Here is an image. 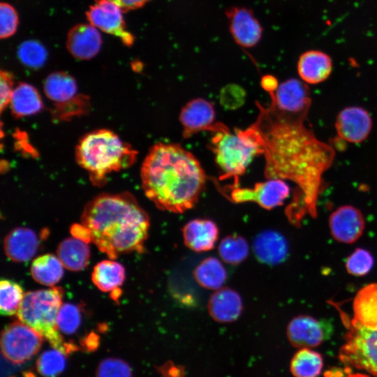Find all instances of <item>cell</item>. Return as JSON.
<instances>
[{
	"instance_id": "obj_1",
	"label": "cell",
	"mask_w": 377,
	"mask_h": 377,
	"mask_svg": "<svg viewBox=\"0 0 377 377\" xmlns=\"http://www.w3.org/2000/svg\"><path fill=\"white\" fill-rule=\"evenodd\" d=\"M306 117L283 113L271 105L262 108L255 124L264 140L266 177L289 179L297 185L286 211L291 221L306 213L316 216L318 195L325 186L323 174L335 156L334 148L306 127Z\"/></svg>"
},
{
	"instance_id": "obj_2",
	"label": "cell",
	"mask_w": 377,
	"mask_h": 377,
	"mask_svg": "<svg viewBox=\"0 0 377 377\" xmlns=\"http://www.w3.org/2000/svg\"><path fill=\"white\" fill-rule=\"evenodd\" d=\"M142 187L161 210L182 213L198 202L206 174L196 157L181 145L159 142L151 147L141 166Z\"/></svg>"
},
{
	"instance_id": "obj_3",
	"label": "cell",
	"mask_w": 377,
	"mask_h": 377,
	"mask_svg": "<svg viewBox=\"0 0 377 377\" xmlns=\"http://www.w3.org/2000/svg\"><path fill=\"white\" fill-rule=\"evenodd\" d=\"M81 221L89 230L94 244L111 259L144 250L149 218L129 193L95 197L84 207Z\"/></svg>"
},
{
	"instance_id": "obj_4",
	"label": "cell",
	"mask_w": 377,
	"mask_h": 377,
	"mask_svg": "<svg viewBox=\"0 0 377 377\" xmlns=\"http://www.w3.org/2000/svg\"><path fill=\"white\" fill-rule=\"evenodd\" d=\"M138 152L108 129H98L84 135L77 145L75 158L95 186H101L108 175L133 165Z\"/></svg>"
},
{
	"instance_id": "obj_5",
	"label": "cell",
	"mask_w": 377,
	"mask_h": 377,
	"mask_svg": "<svg viewBox=\"0 0 377 377\" xmlns=\"http://www.w3.org/2000/svg\"><path fill=\"white\" fill-rule=\"evenodd\" d=\"M212 151L215 160L223 175V177H232L234 186L243 175L253 158L264 154V140L256 124L245 130L230 131L226 125L218 123L212 132Z\"/></svg>"
},
{
	"instance_id": "obj_6",
	"label": "cell",
	"mask_w": 377,
	"mask_h": 377,
	"mask_svg": "<svg viewBox=\"0 0 377 377\" xmlns=\"http://www.w3.org/2000/svg\"><path fill=\"white\" fill-rule=\"evenodd\" d=\"M63 293L60 287L29 291L24 293L16 315L20 321L40 334L53 348L67 355L77 348L64 341L57 325Z\"/></svg>"
},
{
	"instance_id": "obj_7",
	"label": "cell",
	"mask_w": 377,
	"mask_h": 377,
	"mask_svg": "<svg viewBox=\"0 0 377 377\" xmlns=\"http://www.w3.org/2000/svg\"><path fill=\"white\" fill-rule=\"evenodd\" d=\"M348 327L346 343L339 353L346 365L363 369L377 376V330H370L357 320L344 318Z\"/></svg>"
},
{
	"instance_id": "obj_8",
	"label": "cell",
	"mask_w": 377,
	"mask_h": 377,
	"mask_svg": "<svg viewBox=\"0 0 377 377\" xmlns=\"http://www.w3.org/2000/svg\"><path fill=\"white\" fill-rule=\"evenodd\" d=\"M46 96L53 103L52 116L58 120H68L85 114L89 110L88 96L78 94L75 78L65 72H54L44 82Z\"/></svg>"
},
{
	"instance_id": "obj_9",
	"label": "cell",
	"mask_w": 377,
	"mask_h": 377,
	"mask_svg": "<svg viewBox=\"0 0 377 377\" xmlns=\"http://www.w3.org/2000/svg\"><path fill=\"white\" fill-rule=\"evenodd\" d=\"M43 337L21 321H15L3 330L1 349L3 357L13 364L30 360L40 350Z\"/></svg>"
},
{
	"instance_id": "obj_10",
	"label": "cell",
	"mask_w": 377,
	"mask_h": 377,
	"mask_svg": "<svg viewBox=\"0 0 377 377\" xmlns=\"http://www.w3.org/2000/svg\"><path fill=\"white\" fill-rule=\"evenodd\" d=\"M290 193V187L284 179L269 178L256 184L253 188L233 186L230 198L235 202H254L265 209H271L282 205Z\"/></svg>"
},
{
	"instance_id": "obj_11",
	"label": "cell",
	"mask_w": 377,
	"mask_h": 377,
	"mask_svg": "<svg viewBox=\"0 0 377 377\" xmlns=\"http://www.w3.org/2000/svg\"><path fill=\"white\" fill-rule=\"evenodd\" d=\"M334 327L329 320L316 319L307 315L293 318L287 327L286 334L290 343L296 348H311L328 340Z\"/></svg>"
},
{
	"instance_id": "obj_12",
	"label": "cell",
	"mask_w": 377,
	"mask_h": 377,
	"mask_svg": "<svg viewBox=\"0 0 377 377\" xmlns=\"http://www.w3.org/2000/svg\"><path fill=\"white\" fill-rule=\"evenodd\" d=\"M121 9L108 0H99L91 5L86 12L89 24L103 31L118 37L124 45L134 43V36L126 29Z\"/></svg>"
},
{
	"instance_id": "obj_13",
	"label": "cell",
	"mask_w": 377,
	"mask_h": 377,
	"mask_svg": "<svg viewBox=\"0 0 377 377\" xmlns=\"http://www.w3.org/2000/svg\"><path fill=\"white\" fill-rule=\"evenodd\" d=\"M269 94L272 105L277 110L288 114L307 116L311 98L304 82L297 78L288 79Z\"/></svg>"
},
{
	"instance_id": "obj_14",
	"label": "cell",
	"mask_w": 377,
	"mask_h": 377,
	"mask_svg": "<svg viewBox=\"0 0 377 377\" xmlns=\"http://www.w3.org/2000/svg\"><path fill=\"white\" fill-rule=\"evenodd\" d=\"M229 31L235 41L243 47H252L260 40L263 28L253 12L244 7H231L226 10Z\"/></svg>"
},
{
	"instance_id": "obj_15",
	"label": "cell",
	"mask_w": 377,
	"mask_h": 377,
	"mask_svg": "<svg viewBox=\"0 0 377 377\" xmlns=\"http://www.w3.org/2000/svg\"><path fill=\"white\" fill-rule=\"evenodd\" d=\"M335 128L341 140L359 143L369 136L372 128V119L369 113L363 108L348 106L338 113Z\"/></svg>"
},
{
	"instance_id": "obj_16",
	"label": "cell",
	"mask_w": 377,
	"mask_h": 377,
	"mask_svg": "<svg viewBox=\"0 0 377 377\" xmlns=\"http://www.w3.org/2000/svg\"><path fill=\"white\" fill-rule=\"evenodd\" d=\"M365 221L362 212L352 205H343L330 216L329 226L332 236L338 242L351 244L363 234Z\"/></svg>"
},
{
	"instance_id": "obj_17",
	"label": "cell",
	"mask_w": 377,
	"mask_h": 377,
	"mask_svg": "<svg viewBox=\"0 0 377 377\" xmlns=\"http://www.w3.org/2000/svg\"><path fill=\"white\" fill-rule=\"evenodd\" d=\"M179 119L186 138L200 131L212 132L218 124L213 104L200 98L188 101L181 110Z\"/></svg>"
},
{
	"instance_id": "obj_18",
	"label": "cell",
	"mask_w": 377,
	"mask_h": 377,
	"mask_svg": "<svg viewBox=\"0 0 377 377\" xmlns=\"http://www.w3.org/2000/svg\"><path fill=\"white\" fill-rule=\"evenodd\" d=\"M101 46V35L91 24H76L68 32L66 48L75 59H91L97 55Z\"/></svg>"
},
{
	"instance_id": "obj_19",
	"label": "cell",
	"mask_w": 377,
	"mask_h": 377,
	"mask_svg": "<svg viewBox=\"0 0 377 377\" xmlns=\"http://www.w3.org/2000/svg\"><path fill=\"white\" fill-rule=\"evenodd\" d=\"M297 70L300 77L305 83L319 84L330 77L332 71V60L329 54L323 51L308 50L300 56Z\"/></svg>"
},
{
	"instance_id": "obj_20",
	"label": "cell",
	"mask_w": 377,
	"mask_h": 377,
	"mask_svg": "<svg viewBox=\"0 0 377 377\" xmlns=\"http://www.w3.org/2000/svg\"><path fill=\"white\" fill-rule=\"evenodd\" d=\"M253 251L260 262L274 265L285 260L288 247L281 234L275 230H265L254 238Z\"/></svg>"
},
{
	"instance_id": "obj_21",
	"label": "cell",
	"mask_w": 377,
	"mask_h": 377,
	"mask_svg": "<svg viewBox=\"0 0 377 377\" xmlns=\"http://www.w3.org/2000/svg\"><path fill=\"white\" fill-rule=\"evenodd\" d=\"M185 245L196 252L212 249L219 237L217 225L209 219H195L188 221L182 229Z\"/></svg>"
},
{
	"instance_id": "obj_22",
	"label": "cell",
	"mask_w": 377,
	"mask_h": 377,
	"mask_svg": "<svg viewBox=\"0 0 377 377\" xmlns=\"http://www.w3.org/2000/svg\"><path fill=\"white\" fill-rule=\"evenodd\" d=\"M40 240L31 229L17 228L11 230L5 237L3 247L8 258L16 263H24L36 253Z\"/></svg>"
},
{
	"instance_id": "obj_23",
	"label": "cell",
	"mask_w": 377,
	"mask_h": 377,
	"mask_svg": "<svg viewBox=\"0 0 377 377\" xmlns=\"http://www.w3.org/2000/svg\"><path fill=\"white\" fill-rule=\"evenodd\" d=\"M211 317L219 323H230L241 315L243 302L239 294L229 288H221L212 295L207 304Z\"/></svg>"
},
{
	"instance_id": "obj_24",
	"label": "cell",
	"mask_w": 377,
	"mask_h": 377,
	"mask_svg": "<svg viewBox=\"0 0 377 377\" xmlns=\"http://www.w3.org/2000/svg\"><path fill=\"white\" fill-rule=\"evenodd\" d=\"M354 317L364 327L377 330V283L361 288L353 304Z\"/></svg>"
},
{
	"instance_id": "obj_25",
	"label": "cell",
	"mask_w": 377,
	"mask_h": 377,
	"mask_svg": "<svg viewBox=\"0 0 377 377\" xmlns=\"http://www.w3.org/2000/svg\"><path fill=\"white\" fill-rule=\"evenodd\" d=\"M9 106L12 114L21 118L36 114L43 108L38 90L31 84L21 82L13 90Z\"/></svg>"
},
{
	"instance_id": "obj_26",
	"label": "cell",
	"mask_w": 377,
	"mask_h": 377,
	"mask_svg": "<svg viewBox=\"0 0 377 377\" xmlns=\"http://www.w3.org/2000/svg\"><path fill=\"white\" fill-rule=\"evenodd\" d=\"M57 253L64 267L71 271H80L84 269L90 257L87 243L74 237L61 242Z\"/></svg>"
},
{
	"instance_id": "obj_27",
	"label": "cell",
	"mask_w": 377,
	"mask_h": 377,
	"mask_svg": "<svg viewBox=\"0 0 377 377\" xmlns=\"http://www.w3.org/2000/svg\"><path fill=\"white\" fill-rule=\"evenodd\" d=\"M125 279V269L118 262L105 260L97 263L93 269L91 280L101 291L113 292L119 289Z\"/></svg>"
},
{
	"instance_id": "obj_28",
	"label": "cell",
	"mask_w": 377,
	"mask_h": 377,
	"mask_svg": "<svg viewBox=\"0 0 377 377\" xmlns=\"http://www.w3.org/2000/svg\"><path fill=\"white\" fill-rule=\"evenodd\" d=\"M64 267L58 256L47 253L34 260L31 265V274L36 282L52 286L61 279Z\"/></svg>"
},
{
	"instance_id": "obj_29",
	"label": "cell",
	"mask_w": 377,
	"mask_h": 377,
	"mask_svg": "<svg viewBox=\"0 0 377 377\" xmlns=\"http://www.w3.org/2000/svg\"><path fill=\"white\" fill-rule=\"evenodd\" d=\"M193 276L200 286L216 290L222 288L226 282L227 272L220 260L215 257H209L196 266Z\"/></svg>"
},
{
	"instance_id": "obj_30",
	"label": "cell",
	"mask_w": 377,
	"mask_h": 377,
	"mask_svg": "<svg viewBox=\"0 0 377 377\" xmlns=\"http://www.w3.org/2000/svg\"><path fill=\"white\" fill-rule=\"evenodd\" d=\"M323 366L321 355L309 348L297 351L290 362V371L295 377H318Z\"/></svg>"
},
{
	"instance_id": "obj_31",
	"label": "cell",
	"mask_w": 377,
	"mask_h": 377,
	"mask_svg": "<svg viewBox=\"0 0 377 377\" xmlns=\"http://www.w3.org/2000/svg\"><path fill=\"white\" fill-rule=\"evenodd\" d=\"M249 253L247 241L237 235L224 237L219 244V254L225 263L237 265L243 262Z\"/></svg>"
},
{
	"instance_id": "obj_32",
	"label": "cell",
	"mask_w": 377,
	"mask_h": 377,
	"mask_svg": "<svg viewBox=\"0 0 377 377\" xmlns=\"http://www.w3.org/2000/svg\"><path fill=\"white\" fill-rule=\"evenodd\" d=\"M22 288L16 282L2 279L0 283V311L3 316L17 314L24 297Z\"/></svg>"
},
{
	"instance_id": "obj_33",
	"label": "cell",
	"mask_w": 377,
	"mask_h": 377,
	"mask_svg": "<svg viewBox=\"0 0 377 377\" xmlns=\"http://www.w3.org/2000/svg\"><path fill=\"white\" fill-rule=\"evenodd\" d=\"M17 57L26 66L31 68L42 67L47 58L45 47L36 40L22 42L17 48Z\"/></svg>"
},
{
	"instance_id": "obj_34",
	"label": "cell",
	"mask_w": 377,
	"mask_h": 377,
	"mask_svg": "<svg viewBox=\"0 0 377 377\" xmlns=\"http://www.w3.org/2000/svg\"><path fill=\"white\" fill-rule=\"evenodd\" d=\"M65 353L55 348L43 352L37 360V371L43 376L56 377L65 368Z\"/></svg>"
},
{
	"instance_id": "obj_35",
	"label": "cell",
	"mask_w": 377,
	"mask_h": 377,
	"mask_svg": "<svg viewBox=\"0 0 377 377\" xmlns=\"http://www.w3.org/2000/svg\"><path fill=\"white\" fill-rule=\"evenodd\" d=\"M81 324L79 308L73 304H61L57 317V325L59 332L65 334H74Z\"/></svg>"
},
{
	"instance_id": "obj_36",
	"label": "cell",
	"mask_w": 377,
	"mask_h": 377,
	"mask_svg": "<svg viewBox=\"0 0 377 377\" xmlns=\"http://www.w3.org/2000/svg\"><path fill=\"white\" fill-rule=\"evenodd\" d=\"M374 263V258L369 251L357 249L347 258L346 268L350 274L361 276L370 272Z\"/></svg>"
},
{
	"instance_id": "obj_37",
	"label": "cell",
	"mask_w": 377,
	"mask_h": 377,
	"mask_svg": "<svg viewBox=\"0 0 377 377\" xmlns=\"http://www.w3.org/2000/svg\"><path fill=\"white\" fill-rule=\"evenodd\" d=\"M129 365L118 358H107L98 365L96 377H131Z\"/></svg>"
},
{
	"instance_id": "obj_38",
	"label": "cell",
	"mask_w": 377,
	"mask_h": 377,
	"mask_svg": "<svg viewBox=\"0 0 377 377\" xmlns=\"http://www.w3.org/2000/svg\"><path fill=\"white\" fill-rule=\"evenodd\" d=\"M18 15L13 6L2 2L0 4V38H7L17 31L18 26Z\"/></svg>"
},
{
	"instance_id": "obj_39",
	"label": "cell",
	"mask_w": 377,
	"mask_h": 377,
	"mask_svg": "<svg viewBox=\"0 0 377 377\" xmlns=\"http://www.w3.org/2000/svg\"><path fill=\"white\" fill-rule=\"evenodd\" d=\"M0 95L1 112L9 105L10 98L14 90V77L10 72L7 71H1L0 73Z\"/></svg>"
},
{
	"instance_id": "obj_40",
	"label": "cell",
	"mask_w": 377,
	"mask_h": 377,
	"mask_svg": "<svg viewBox=\"0 0 377 377\" xmlns=\"http://www.w3.org/2000/svg\"><path fill=\"white\" fill-rule=\"evenodd\" d=\"M99 0H95L98 1ZM117 5L123 12L141 8L150 0H108Z\"/></svg>"
},
{
	"instance_id": "obj_41",
	"label": "cell",
	"mask_w": 377,
	"mask_h": 377,
	"mask_svg": "<svg viewBox=\"0 0 377 377\" xmlns=\"http://www.w3.org/2000/svg\"><path fill=\"white\" fill-rule=\"evenodd\" d=\"M73 236L87 243L91 241L90 232L83 224H73L71 228Z\"/></svg>"
},
{
	"instance_id": "obj_42",
	"label": "cell",
	"mask_w": 377,
	"mask_h": 377,
	"mask_svg": "<svg viewBox=\"0 0 377 377\" xmlns=\"http://www.w3.org/2000/svg\"><path fill=\"white\" fill-rule=\"evenodd\" d=\"M161 373L165 377H183L184 369L173 364H166L161 367Z\"/></svg>"
},
{
	"instance_id": "obj_43",
	"label": "cell",
	"mask_w": 377,
	"mask_h": 377,
	"mask_svg": "<svg viewBox=\"0 0 377 377\" xmlns=\"http://www.w3.org/2000/svg\"><path fill=\"white\" fill-rule=\"evenodd\" d=\"M263 87L269 91V93L274 92L279 87L278 81L275 77L270 75H265L262 78Z\"/></svg>"
},
{
	"instance_id": "obj_44",
	"label": "cell",
	"mask_w": 377,
	"mask_h": 377,
	"mask_svg": "<svg viewBox=\"0 0 377 377\" xmlns=\"http://www.w3.org/2000/svg\"><path fill=\"white\" fill-rule=\"evenodd\" d=\"M96 336L95 334L90 335L87 337V339L85 341L86 347L88 349H94L97 346L98 339H96Z\"/></svg>"
},
{
	"instance_id": "obj_45",
	"label": "cell",
	"mask_w": 377,
	"mask_h": 377,
	"mask_svg": "<svg viewBox=\"0 0 377 377\" xmlns=\"http://www.w3.org/2000/svg\"><path fill=\"white\" fill-rule=\"evenodd\" d=\"M347 377H369V376L364 374H355L349 375Z\"/></svg>"
},
{
	"instance_id": "obj_46",
	"label": "cell",
	"mask_w": 377,
	"mask_h": 377,
	"mask_svg": "<svg viewBox=\"0 0 377 377\" xmlns=\"http://www.w3.org/2000/svg\"><path fill=\"white\" fill-rule=\"evenodd\" d=\"M23 377H35V376L31 373L27 372L24 374Z\"/></svg>"
}]
</instances>
